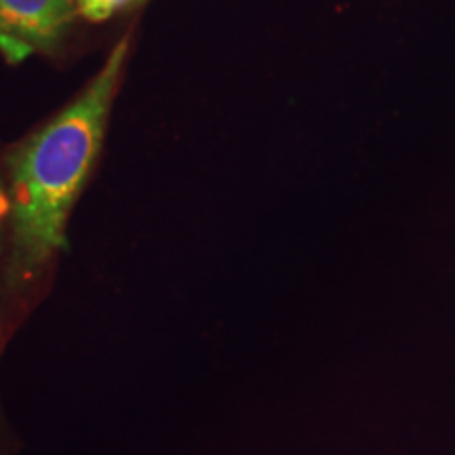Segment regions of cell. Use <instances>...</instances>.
I'll return each instance as SVG.
<instances>
[{
    "label": "cell",
    "instance_id": "cell-1",
    "mask_svg": "<svg viewBox=\"0 0 455 455\" xmlns=\"http://www.w3.org/2000/svg\"><path fill=\"white\" fill-rule=\"evenodd\" d=\"M124 36L87 89L20 146L11 173L9 287L26 295L64 249L66 224L98 158L114 95L129 53Z\"/></svg>",
    "mask_w": 455,
    "mask_h": 455
},
{
    "label": "cell",
    "instance_id": "cell-2",
    "mask_svg": "<svg viewBox=\"0 0 455 455\" xmlns=\"http://www.w3.org/2000/svg\"><path fill=\"white\" fill-rule=\"evenodd\" d=\"M72 17V0H0V49L11 61L55 49Z\"/></svg>",
    "mask_w": 455,
    "mask_h": 455
},
{
    "label": "cell",
    "instance_id": "cell-3",
    "mask_svg": "<svg viewBox=\"0 0 455 455\" xmlns=\"http://www.w3.org/2000/svg\"><path fill=\"white\" fill-rule=\"evenodd\" d=\"M135 3H140V0H76V7L84 20L104 21Z\"/></svg>",
    "mask_w": 455,
    "mask_h": 455
},
{
    "label": "cell",
    "instance_id": "cell-4",
    "mask_svg": "<svg viewBox=\"0 0 455 455\" xmlns=\"http://www.w3.org/2000/svg\"><path fill=\"white\" fill-rule=\"evenodd\" d=\"M11 213V201H9V195L4 192V188L0 186V228H3V221L7 215Z\"/></svg>",
    "mask_w": 455,
    "mask_h": 455
}]
</instances>
